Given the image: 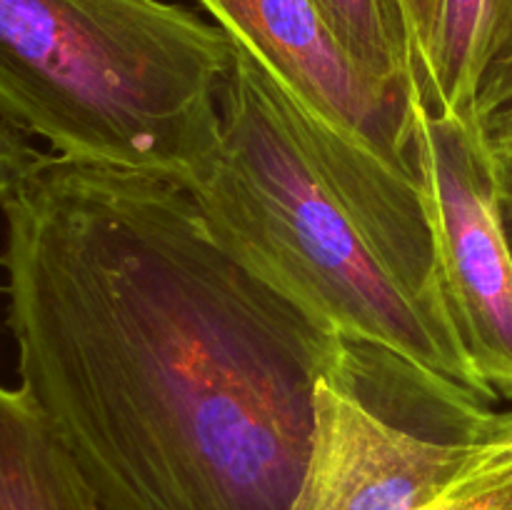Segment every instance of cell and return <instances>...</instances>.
<instances>
[{
    "instance_id": "1",
    "label": "cell",
    "mask_w": 512,
    "mask_h": 510,
    "mask_svg": "<svg viewBox=\"0 0 512 510\" xmlns=\"http://www.w3.org/2000/svg\"><path fill=\"white\" fill-rule=\"evenodd\" d=\"M0 210L20 390L100 508H293L348 345L173 178L43 155Z\"/></svg>"
},
{
    "instance_id": "2",
    "label": "cell",
    "mask_w": 512,
    "mask_h": 510,
    "mask_svg": "<svg viewBox=\"0 0 512 510\" xmlns=\"http://www.w3.org/2000/svg\"><path fill=\"white\" fill-rule=\"evenodd\" d=\"M233 45L218 145L180 183L205 220L345 345L390 355L450 395L493 403L453 318L400 278L300 143L268 73Z\"/></svg>"
},
{
    "instance_id": "3",
    "label": "cell",
    "mask_w": 512,
    "mask_h": 510,
    "mask_svg": "<svg viewBox=\"0 0 512 510\" xmlns=\"http://www.w3.org/2000/svg\"><path fill=\"white\" fill-rule=\"evenodd\" d=\"M233 53L165 0H0V110L60 158L185 183L218 145Z\"/></svg>"
},
{
    "instance_id": "4",
    "label": "cell",
    "mask_w": 512,
    "mask_h": 510,
    "mask_svg": "<svg viewBox=\"0 0 512 510\" xmlns=\"http://www.w3.org/2000/svg\"><path fill=\"white\" fill-rule=\"evenodd\" d=\"M198 3L268 73L300 143L400 278L450 315L415 165L410 98L353 63L313 0Z\"/></svg>"
},
{
    "instance_id": "5",
    "label": "cell",
    "mask_w": 512,
    "mask_h": 510,
    "mask_svg": "<svg viewBox=\"0 0 512 510\" xmlns=\"http://www.w3.org/2000/svg\"><path fill=\"white\" fill-rule=\"evenodd\" d=\"M410 113L445 303L483 383L512 398V248L498 160L483 130L433 113L418 85H410Z\"/></svg>"
},
{
    "instance_id": "6",
    "label": "cell",
    "mask_w": 512,
    "mask_h": 510,
    "mask_svg": "<svg viewBox=\"0 0 512 510\" xmlns=\"http://www.w3.org/2000/svg\"><path fill=\"white\" fill-rule=\"evenodd\" d=\"M475 443L415 433L380 415L343 378L315 390L313 440L290 510H420Z\"/></svg>"
},
{
    "instance_id": "7",
    "label": "cell",
    "mask_w": 512,
    "mask_h": 510,
    "mask_svg": "<svg viewBox=\"0 0 512 510\" xmlns=\"http://www.w3.org/2000/svg\"><path fill=\"white\" fill-rule=\"evenodd\" d=\"M512 68V0H440L420 98L433 113L483 130L485 85Z\"/></svg>"
},
{
    "instance_id": "8",
    "label": "cell",
    "mask_w": 512,
    "mask_h": 510,
    "mask_svg": "<svg viewBox=\"0 0 512 510\" xmlns=\"http://www.w3.org/2000/svg\"><path fill=\"white\" fill-rule=\"evenodd\" d=\"M0 510H103L20 388L0 385Z\"/></svg>"
},
{
    "instance_id": "9",
    "label": "cell",
    "mask_w": 512,
    "mask_h": 510,
    "mask_svg": "<svg viewBox=\"0 0 512 510\" xmlns=\"http://www.w3.org/2000/svg\"><path fill=\"white\" fill-rule=\"evenodd\" d=\"M345 53L365 75L410 98L413 50L400 0H313Z\"/></svg>"
},
{
    "instance_id": "10",
    "label": "cell",
    "mask_w": 512,
    "mask_h": 510,
    "mask_svg": "<svg viewBox=\"0 0 512 510\" xmlns=\"http://www.w3.org/2000/svg\"><path fill=\"white\" fill-rule=\"evenodd\" d=\"M420 510H512V450L475 445L453 480Z\"/></svg>"
},
{
    "instance_id": "11",
    "label": "cell",
    "mask_w": 512,
    "mask_h": 510,
    "mask_svg": "<svg viewBox=\"0 0 512 510\" xmlns=\"http://www.w3.org/2000/svg\"><path fill=\"white\" fill-rule=\"evenodd\" d=\"M40 158L43 153L35 150L28 133L0 110V205L23 185Z\"/></svg>"
},
{
    "instance_id": "12",
    "label": "cell",
    "mask_w": 512,
    "mask_h": 510,
    "mask_svg": "<svg viewBox=\"0 0 512 510\" xmlns=\"http://www.w3.org/2000/svg\"><path fill=\"white\" fill-rule=\"evenodd\" d=\"M405 13V25L410 35V50H413L415 85L423 93L425 68H428L430 45H433L435 23H438L440 0H400Z\"/></svg>"
},
{
    "instance_id": "13",
    "label": "cell",
    "mask_w": 512,
    "mask_h": 510,
    "mask_svg": "<svg viewBox=\"0 0 512 510\" xmlns=\"http://www.w3.org/2000/svg\"><path fill=\"white\" fill-rule=\"evenodd\" d=\"M478 120L490 148L495 153L512 155V83L480 95Z\"/></svg>"
},
{
    "instance_id": "14",
    "label": "cell",
    "mask_w": 512,
    "mask_h": 510,
    "mask_svg": "<svg viewBox=\"0 0 512 510\" xmlns=\"http://www.w3.org/2000/svg\"><path fill=\"white\" fill-rule=\"evenodd\" d=\"M480 448L512 450V410L510 413H490L478 435Z\"/></svg>"
},
{
    "instance_id": "15",
    "label": "cell",
    "mask_w": 512,
    "mask_h": 510,
    "mask_svg": "<svg viewBox=\"0 0 512 510\" xmlns=\"http://www.w3.org/2000/svg\"><path fill=\"white\" fill-rule=\"evenodd\" d=\"M495 153V150H493ZM498 160V185H500V210H503V225L512 248V155L495 153Z\"/></svg>"
},
{
    "instance_id": "16",
    "label": "cell",
    "mask_w": 512,
    "mask_h": 510,
    "mask_svg": "<svg viewBox=\"0 0 512 510\" xmlns=\"http://www.w3.org/2000/svg\"><path fill=\"white\" fill-rule=\"evenodd\" d=\"M512 83V68H508V70H503V73L500 75H495L493 80H490L488 85H485V90H490V88H500V85H510ZM483 90V93H485ZM480 93V95H483Z\"/></svg>"
}]
</instances>
